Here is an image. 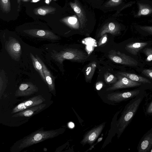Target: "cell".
Returning <instances> with one entry per match:
<instances>
[{
  "mask_svg": "<svg viewBox=\"0 0 152 152\" xmlns=\"http://www.w3.org/2000/svg\"><path fill=\"white\" fill-rule=\"evenodd\" d=\"M62 131L61 129L46 131L42 129H40L19 140L12 147L15 148L14 149L17 151H20L34 144L55 137L60 134Z\"/></svg>",
  "mask_w": 152,
  "mask_h": 152,
  "instance_id": "6da1fadb",
  "label": "cell"
},
{
  "mask_svg": "<svg viewBox=\"0 0 152 152\" xmlns=\"http://www.w3.org/2000/svg\"><path fill=\"white\" fill-rule=\"evenodd\" d=\"M143 93L131 100L125 106L116 124L120 136L132 121L144 97Z\"/></svg>",
  "mask_w": 152,
  "mask_h": 152,
  "instance_id": "7a4b0ae2",
  "label": "cell"
},
{
  "mask_svg": "<svg viewBox=\"0 0 152 152\" xmlns=\"http://www.w3.org/2000/svg\"><path fill=\"white\" fill-rule=\"evenodd\" d=\"M108 56L112 61L117 64L129 66H136L138 64V61L116 50H110Z\"/></svg>",
  "mask_w": 152,
  "mask_h": 152,
  "instance_id": "3957f363",
  "label": "cell"
},
{
  "mask_svg": "<svg viewBox=\"0 0 152 152\" xmlns=\"http://www.w3.org/2000/svg\"><path fill=\"white\" fill-rule=\"evenodd\" d=\"M88 56L83 51L76 49L69 48L62 52L60 54L61 61L66 59L75 61L82 62L85 61Z\"/></svg>",
  "mask_w": 152,
  "mask_h": 152,
  "instance_id": "277c9868",
  "label": "cell"
},
{
  "mask_svg": "<svg viewBox=\"0 0 152 152\" xmlns=\"http://www.w3.org/2000/svg\"><path fill=\"white\" fill-rule=\"evenodd\" d=\"M143 92L140 89H136L124 92L112 93L108 94L107 98L115 102H120L132 99Z\"/></svg>",
  "mask_w": 152,
  "mask_h": 152,
  "instance_id": "5b68a950",
  "label": "cell"
},
{
  "mask_svg": "<svg viewBox=\"0 0 152 152\" xmlns=\"http://www.w3.org/2000/svg\"><path fill=\"white\" fill-rule=\"evenodd\" d=\"M118 80L110 87L107 89V91H112L119 89L134 87L139 86L142 83L132 81L128 78L118 75Z\"/></svg>",
  "mask_w": 152,
  "mask_h": 152,
  "instance_id": "8992f818",
  "label": "cell"
},
{
  "mask_svg": "<svg viewBox=\"0 0 152 152\" xmlns=\"http://www.w3.org/2000/svg\"><path fill=\"white\" fill-rule=\"evenodd\" d=\"M45 100V99L40 95L33 97L20 103L15 107L12 109L11 113H16L34 106L39 105Z\"/></svg>",
  "mask_w": 152,
  "mask_h": 152,
  "instance_id": "52a82bcc",
  "label": "cell"
},
{
  "mask_svg": "<svg viewBox=\"0 0 152 152\" xmlns=\"http://www.w3.org/2000/svg\"><path fill=\"white\" fill-rule=\"evenodd\" d=\"M152 148V127L143 135L137 147L138 152H149Z\"/></svg>",
  "mask_w": 152,
  "mask_h": 152,
  "instance_id": "ba28073f",
  "label": "cell"
},
{
  "mask_svg": "<svg viewBox=\"0 0 152 152\" xmlns=\"http://www.w3.org/2000/svg\"><path fill=\"white\" fill-rule=\"evenodd\" d=\"M104 125L105 123H103L90 130L85 135L81 143L83 145L92 144L100 135Z\"/></svg>",
  "mask_w": 152,
  "mask_h": 152,
  "instance_id": "9c48e42d",
  "label": "cell"
},
{
  "mask_svg": "<svg viewBox=\"0 0 152 152\" xmlns=\"http://www.w3.org/2000/svg\"><path fill=\"white\" fill-rule=\"evenodd\" d=\"M120 30V26L117 23L115 22L107 23L100 29L97 35V37H101L107 33L114 36L117 35L119 34Z\"/></svg>",
  "mask_w": 152,
  "mask_h": 152,
  "instance_id": "30bf717a",
  "label": "cell"
},
{
  "mask_svg": "<svg viewBox=\"0 0 152 152\" xmlns=\"http://www.w3.org/2000/svg\"><path fill=\"white\" fill-rule=\"evenodd\" d=\"M69 4L77 16L80 28H83L85 26L86 20L84 10L76 0L74 3L70 2Z\"/></svg>",
  "mask_w": 152,
  "mask_h": 152,
  "instance_id": "8fae6325",
  "label": "cell"
},
{
  "mask_svg": "<svg viewBox=\"0 0 152 152\" xmlns=\"http://www.w3.org/2000/svg\"><path fill=\"white\" fill-rule=\"evenodd\" d=\"M45 106L46 104H40L17 113L13 115L12 117H29L31 116L42 110L45 107Z\"/></svg>",
  "mask_w": 152,
  "mask_h": 152,
  "instance_id": "7c38bea8",
  "label": "cell"
},
{
  "mask_svg": "<svg viewBox=\"0 0 152 152\" xmlns=\"http://www.w3.org/2000/svg\"><path fill=\"white\" fill-rule=\"evenodd\" d=\"M37 88L35 86L29 83L21 84L16 91V96H28L37 91Z\"/></svg>",
  "mask_w": 152,
  "mask_h": 152,
  "instance_id": "4fadbf2b",
  "label": "cell"
},
{
  "mask_svg": "<svg viewBox=\"0 0 152 152\" xmlns=\"http://www.w3.org/2000/svg\"><path fill=\"white\" fill-rule=\"evenodd\" d=\"M147 44L148 43L145 42H132L126 45L125 49L131 54L135 55Z\"/></svg>",
  "mask_w": 152,
  "mask_h": 152,
  "instance_id": "5bb4252c",
  "label": "cell"
},
{
  "mask_svg": "<svg viewBox=\"0 0 152 152\" xmlns=\"http://www.w3.org/2000/svg\"><path fill=\"white\" fill-rule=\"evenodd\" d=\"M96 66L97 63L95 61H93L88 65L84 72L85 79L86 82H91Z\"/></svg>",
  "mask_w": 152,
  "mask_h": 152,
  "instance_id": "9a60e30c",
  "label": "cell"
},
{
  "mask_svg": "<svg viewBox=\"0 0 152 152\" xmlns=\"http://www.w3.org/2000/svg\"><path fill=\"white\" fill-rule=\"evenodd\" d=\"M61 20L62 22L72 28L78 29L80 27L79 20L75 15L64 18Z\"/></svg>",
  "mask_w": 152,
  "mask_h": 152,
  "instance_id": "2e32d148",
  "label": "cell"
},
{
  "mask_svg": "<svg viewBox=\"0 0 152 152\" xmlns=\"http://www.w3.org/2000/svg\"><path fill=\"white\" fill-rule=\"evenodd\" d=\"M118 73V75L125 77L132 81L144 83H151L147 78L135 74L125 72H119Z\"/></svg>",
  "mask_w": 152,
  "mask_h": 152,
  "instance_id": "e0dca14e",
  "label": "cell"
},
{
  "mask_svg": "<svg viewBox=\"0 0 152 152\" xmlns=\"http://www.w3.org/2000/svg\"><path fill=\"white\" fill-rule=\"evenodd\" d=\"M56 8L50 6H43L35 8L34 10V13L36 15H45L55 12Z\"/></svg>",
  "mask_w": 152,
  "mask_h": 152,
  "instance_id": "ac0fdd59",
  "label": "cell"
},
{
  "mask_svg": "<svg viewBox=\"0 0 152 152\" xmlns=\"http://www.w3.org/2000/svg\"><path fill=\"white\" fill-rule=\"evenodd\" d=\"M38 59L42 65L43 72L46 81L48 84L50 90V91H53L55 90L54 85L51 77L50 72L48 70L42 61L39 58H38Z\"/></svg>",
  "mask_w": 152,
  "mask_h": 152,
  "instance_id": "d6986e66",
  "label": "cell"
},
{
  "mask_svg": "<svg viewBox=\"0 0 152 152\" xmlns=\"http://www.w3.org/2000/svg\"><path fill=\"white\" fill-rule=\"evenodd\" d=\"M139 10L136 16L147 15L152 13V8L149 5L143 4L138 3Z\"/></svg>",
  "mask_w": 152,
  "mask_h": 152,
  "instance_id": "ffe728a7",
  "label": "cell"
},
{
  "mask_svg": "<svg viewBox=\"0 0 152 152\" xmlns=\"http://www.w3.org/2000/svg\"><path fill=\"white\" fill-rule=\"evenodd\" d=\"M27 33L40 37H49L53 35V33L48 31L42 30L31 29L26 31Z\"/></svg>",
  "mask_w": 152,
  "mask_h": 152,
  "instance_id": "44dd1931",
  "label": "cell"
},
{
  "mask_svg": "<svg viewBox=\"0 0 152 152\" xmlns=\"http://www.w3.org/2000/svg\"><path fill=\"white\" fill-rule=\"evenodd\" d=\"M31 57L34 66H35L36 69L40 73L41 76L45 82V78L43 72L42 65L39 63L37 59L35 58L31 54Z\"/></svg>",
  "mask_w": 152,
  "mask_h": 152,
  "instance_id": "7402d4cb",
  "label": "cell"
},
{
  "mask_svg": "<svg viewBox=\"0 0 152 152\" xmlns=\"http://www.w3.org/2000/svg\"><path fill=\"white\" fill-rule=\"evenodd\" d=\"M0 9L3 12L6 13L11 10V4L10 0H0Z\"/></svg>",
  "mask_w": 152,
  "mask_h": 152,
  "instance_id": "603a6c76",
  "label": "cell"
},
{
  "mask_svg": "<svg viewBox=\"0 0 152 152\" xmlns=\"http://www.w3.org/2000/svg\"><path fill=\"white\" fill-rule=\"evenodd\" d=\"M104 80L107 84L114 83L117 81V78L113 75L106 72L104 75Z\"/></svg>",
  "mask_w": 152,
  "mask_h": 152,
  "instance_id": "cb8c5ba5",
  "label": "cell"
},
{
  "mask_svg": "<svg viewBox=\"0 0 152 152\" xmlns=\"http://www.w3.org/2000/svg\"><path fill=\"white\" fill-rule=\"evenodd\" d=\"M143 52L146 56V61L149 62L152 61V49L146 48L143 50Z\"/></svg>",
  "mask_w": 152,
  "mask_h": 152,
  "instance_id": "d4e9b609",
  "label": "cell"
},
{
  "mask_svg": "<svg viewBox=\"0 0 152 152\" xmlns=\"http://www.w3.org/2000/svg\"><path fill=\"white\" fill-rule=\"evenodd\" d=\"M122 0H110L106 4V7H112L118 6L122 2Z\"/></svg>",
  "mask_w": 152,
  "mask_h": 152,
  "instance_id": "484cf974",
  "label": "cell"
},
{
  "mask_svg": "<svg viewBox=\"0 0 152 152\" xmlns=\"http://www.w3.org/2000/svg\"><path fill=\"white\" fill-rule=\"evenodd\" d=\"M101 37L98 43L99 46H100L105 44L107 42V36L106 34Z\"/></svg>",
  "mask_w": 152,
  "mask_h": 152,
  "instance_id": "4316f807",
  "label": "cell"
},
{
  "mask_svg": "<svg viewBox=\"0 0 152 152\" xmlns=\"http://www.w3.org/2000/svg\"><path fill=\"white\" fill-rule=\"evenodd\" d=\"M142 73L145 75L152 79V69H145L143 70Z\"/></svg>",
  "mask_w": 152,
  "mask_h": 152,
  "instance_id": "83f0119b",
  "label": "cell"
},
{
  "mask_svg": "<svg viewBox=\"0 0 152 152\" xmlns=\"http://www.w3.org/2000/svg\"><path fill=\"white\" fill-rule=\"evenodd\" d=\"M12 48L14 52H19L20 50L21 46L19 43L16 42L13 45Z\"/></svg>",
  "mask_w": 152,
  "mask_h": 152,
  "instance_id": "f1b7e54d",
  "label": "cell"
},
{
  "mask_svg": "<svg viewBox=\"0 0 152 152\" xmlns=\"http://www.w3.org/2000/svg\"><path fill=\"white\" fill-rule=\"evenodd\" d=\"M146 113L148 115H152V100L146 108Z\"/></svg>",
  "mask_w": 152,
  "mask_h": 152,
  "instance_id": "f546056e",
  "label": "cell"
},
{
  "mask_svg": "<svg viewBox=\"0 0 152 152\" xmlns=\"http://www.w3.org/2000/svg\"><path fill=\"white\" fill-rule=\"evenodd\" d=\"M140 28L142 30L152 34V26H141Z\"/></svg>",
  "mask_w": 152,
  "mask_h": 152,
  "instance_id": "4dcf8cb0",
  "label": "cell"
},
{
  "mask_svg": "<svg viewBox=\"0 0 152 152\" xmlns=\"http://www.w3.org/2000/svg\"><path fill=\"white\" fill-rule=\"evenodd\" d=\"M103 83L102 81L97 82L96 84V88L97 90H99L102 88L103 86Z\"/></svg>",
  "mask_w": 152,
  "mask_h": 152,
  "instance_id": "1f68e13d",
  "label": "cell"
},
{
  "mask_svg": "<svg viewBox=\"0 0 152 152\" xmlns=\"http://www.w3.org/2000/svg\"><path fill=\"white\" fill-rule=\"evenodd\" d=\"M69 126L71 128H72L74 126L73 123L70 122L69 124Z\"/></svg>",
  "mask_w": 152,
  "mask_h": 152,
  "instance_id": "d6a6232c",
  "label": "cell"
},
{
  "mask_svg": "<svg viewBox=\"0 0 152 152\" xmlns=\"http://www.w3.org/2000/svg\"><path fill=\"white\" fill-rule=\"evenodd\" d=\"M18 3V10L20 9V4L21 0H17Z\"/></svg>",
  "mask_w": 152,
  "mask_h": 152,
  "instance_id": "836d02e7",
  "label": "cell"
},
{
  "mask_svg": "<svg viewBox=\"0 0 152 152\" xmlns=\"http://www.w3.org/2000/svg\"><path fill=\"white\" fill-rule=\"evenodd\" d=\"M51 1V0H45V3L48 4H49Z\"/></svg>",
  "mask_w": 152,
  "mask_h": 152,
  "instance_id": "e575fe53",
  "label": "cell"
},
{
  "mask_svg": "<svg viewBox=\"0 0 152 152\" xmlns=\"http://www.w3.org/2000/svg\"><path fill=\"white\" fill-rule=\"evenodd\" d=\"M40 0H32L31 2L32 3H36L39 1Z\"/></svg>",
  "mask_w": 152,
  "mask_h": 152,
  "instance_id": "d590c367",
  "label": "cell"
},
{
  "mask_svg": "<svg viewBox=\"0 0 152 152\" xmlns=\"http://www.w3.org/2000/svg\"></svg>",
  "mask_w": 152,
  "mask_h": 152,
  "instance_id": "8d00e7d4",
  "label": "cell"
}]
</instances>
